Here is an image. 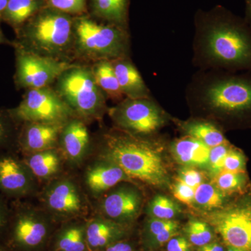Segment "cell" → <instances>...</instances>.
<instances>
[{"label": "cell", "instance_id": "18", "mask_svg": "<svg viewBox=\"0 0 251 251\" xmlns=\"http://www.w3.org/2000/svg\"><path fill=\"white\" fill-rule=\"evenodd\" d=\"M128 226L100 215L86 222V239L89 251L103 250L113 243L126 239Z\"/></svg>", "mask_w": 251, "mask_h": 251}, {"label": "cell", "instance_id": "2", "mask_svg": "<svg viewBox=\"0 0 251 251\" xmlns=\"http://www.w3.org/2000/svg\"><path fill=\"white\" fill-rule=\"evenodd\" d=\"M191 107L232 126H251V72L198 70L185 90Z\"/></svg>", "mask_w": 251, "mask_h": 251}, {"label": "cell", "instance_id": "37", "mask_svg": "<svg viewBox=\"0 0 251 251\" xmlns=\"http://www.w3.org/2000/svg\"><path fill=\"white\" fill-rule=\"evenodd\" d=\"M194 188L176 180L173 186V195L177 201L188 206H192L194 204Z\"/></svg>", "mask_w": 251, "mask_h": 251}, {"label": "cell", "instance_id": "27", "mask_svg": "<svg viewBox=\"0 0 251 251\" xmlns=\"http://www.w3.org/2000/svg\"><path fill=\"white\" fill-rule=\"evenodd\" d=\"M92 8L106 23L128 29V0H92Z\"/></svg>", "mask_w": 251, "mask_h": 251}, {"label": "cell", "instance_id": "23", "mask_svg": "<svg viewBox=\"0 0 251 251\" xmlns=\"http://www.w3.org/2000/svg\"><path fill=\"white\" fill-rule=\"evenodd\" d=\"M23 161L34 177L46 180L58 174L62 164V156L57 148H54L26 155Z\"/></svg>", "mask_w": 251, "mask_h": 251}, {"label": "cell", "instance_id": "38", "mask_svg": "<svg viewBox=\"0 0 251 251\" xmlns=\"http://www.w3.org/2000/svg\"><path fill=\"white\" fill-rule=\"evenodd\" d=\"M11 208L6 204L4 196L0 194V242H3L9 226Z\"/></svg>", "mask_w": 251, "mask_h": 251}, {"label": "cell", "instance_id": "9", "mask_svg": "<svg viewBox=\"0 0 251 251\" xmlns=\"http://www.w3.org/2000/svg\"><path fill=\"white\" fill-rule=\"evenodd\" d=\"M108 112L117 129L143 138L155 134L168 122V115L151 97L124 99Z\"/></svg>", "mask_w": 251, "mask_h": 251}, {"label": "cell", "instance_id": "19", "mask_svg": "<svg viewBox=\"0 0 251 251\" xmlns=\"http://www.w3.org/2000/svg\"><path fill=\"white\" fill-rule=\"evenodd\" d=\"M120 88L126 98L142 99L151 97V92L129 57L111 60Z\"/></svg>", "mask_w": 251, "mask_h": 251}, {"label": "cell", "instance_id": "34", "mask_svg": "<svg viewBox=\"0 0 251 251\" xmlns=\"http://www.w3.org/2000/svg\"><path fill=\"white\" fill-rule=\"evenodd\" d=\"M232 146L228 143L211 148L209 162L206 168L209 169L213 176H215L224 170L225 159Z\"/></svg>", "mask_w": 251, "mask_h": 251}, {"label": "cell", "instance_id": "25", "mask_svg": "<svg viewBox=\"0 0 251 251\" xmlns=\"http://www.w3.org/2000/svg\"><path fill=\"white\" fill-rule=\"evenodd\" d=\"M44 6L45 0H9L2 21L17 31Z\"/></svg>", "mask_w": 251, "mask_h": 251}, {"label": "cell", "instance_id": "10", "mask_svg": "<svg viewBox=\"0 0 251 251\" xmlns=\"http://www.w3.org/2000/svg\"><path fill=\"white\" fill-rule=\"evenodd\" d=\"M18 125L25 122L65 124L75 116L55 90L50 87L27 90L16 108L9 109Z\"/></svg>", "mask_w": 251, "mask_h": 251}, {"label": "cell", "instance_id": "31", "mask_svg": "<svg viewBox=\"0 0 251 251\" xmlns=\"http://www.w3.org/2000/svg\"><path fill=\"white\" fill-rule=\"evenodd\" d=\"M20 125L10 115L9 109L0 108V150L17 148Z\"/></svg>", "mask_w": 251, "mask_h": 251}, {"label": "cell", "instance_id": "40", "mask_svg": "<svg viewBox=\"0 0 251 251\" xmlns=\"http://www.w3.org/2000/svg\"><path fill=\"white\" fill-rule=\"evenodd\" d=\"M100 251H138L136 247L126 239L113 243Z\"/></svg>", "mask_w": 251, "mask_h": 251}, {"label": "cell", "instance_id": "41", "mask_svg": "<svg viewBox=\"0 0 251 251\" xmlns=\"http://www.w3.org/2000/svg\"><path fill=\"white\" fill-rule=\"evenodd\" d=\"M226 247L224 242L214 240L206 245L197 248V251H226Z\"/></svg>", "mask_w": 251, "mask_h": 251}, {"label": "cell", "instance_id": "12", "mask_svg": "<svg viewBox=\"0 0 251 251\" xmlns=\"http://www.w3.org/2000/svg\"><path fill=\"white\" fill-rule=\"evenodd\" d=\"M43 202L52 220L67 222L85 215L88 206L80 188L72 179L51 181L42 195Z\"/></svg>", "mask_w": 251, "mask_h": 251}, {"label": "cell", "instance_id": "43", "mask_svg": "<svg viewBox=\"0 0 251 251\" xmlns=\"http://www.w3.org/2000/svg\"><path fill=\"white\" fill-rule=\"evenodd\" d=\"M9 0H0V21H2L3 15L7 6Z\"/></svg>", "mask_w": 251, "mask_h": 251}, {"label": "cell", "instance_id": "20", "mask_svg": "<svg viewBox=\"0 0 251 251\" xmlns=\"http://www.w3.org/2000/svg\"><path fill=\"white\" fill-rule=\"evenodd\" d=\"M210 150L202 142L188 135L175 140L171 145L175 159L186 166L207 167Z\"/></svg>", "mask_w": 251, "mask_h": 251}, {"label": "cell", "instance_id": "4", "mask_svg": "<svg viewBox=\"0 0 251 251\" xmlns=\"http://www.w3.org/2000/svg\"><path fill=\"white\" fill-rule=\"evenodd\" d=\"M74 20L71 15L44 6L16 31L12 46L38 55L72 62Z\"/></svg>", "mask_w": 251, "mask_h": 251}, {"label": "cell", "instance_id": "15", "mask_svg": "<svg viewBox=\"0 0 251 251\" xmlns=\"http://www.w3.org/2000/svg\"><path fill=\"white\" fill-rule=\"evenodd\" d=\"M65 124L42 122L21 124L18 133L17 148L24 156L57 148L59 135Z\"/></svg>", "mask_w": 251, "mask_h": 251}, {"label": "cell", "instance_id": "45", "mask_svg": "<svg viewBox=\"0 0 251 251\" xmlns=\"http://www.w3.org/2000/svg\"><path fill=\"white\" fill-rule=\"evenodd\" d=\"M0 251H11L2 242H0Z\"/></svg>", "mask_w": 251, "mask_h": 251}, {"label": "cell", "instance_id": "36", "mask_svg": "<svg viewBox=\"0 0 251 251\" xmlns=\"http://www.w3.org/2000/svg\"><path fill=\"white\" fill-rule=\"evenodd\" d=\"M176 180L196 190L200 185L202 184L204 176L197 170L191 168H184L179 171Z\"/></svg>", "mask_w": 251, "mask_h": 251}, {"label": "cell", "instance_id": "33", "mask_svg": "<svg viewBox=\"0 0 251 251\" xmlns=\"http://www.w3.org/2000/svg\"><path fill=\"white\" fill-rule=\"evenodd\" d=\"M46 6L61 12L82 16L87 10V0H45Z\"/></svg>", "mask_w": 251, "mask_h": 251}, {"label": "cell", "instance_id": "21", "mask_svg": "<svg viewBox=\"0 0 251 251\" xmlns=\"http://www.w3.org/2000/svg\"><path fill=\"white\" fill-rule=\"evenodd\" d=\"M50 251H89L86 223L67 221L51 239Z\"/></svg>", "mask_w": 251, "mask_h": 251}, {"label": "cell", "instance_id": "30", "mask_svg": "<svg viewBox=\"0 0 251 251\" xmlns=\"http://www.w3.org/2000/svg\"><path fill=\"white\" fill-rule=\"evenodd\" d=\"M225 196L214 184L202 183L195 191L194 203L206 211H214L224 205Z\"/></svg>", "mask_w": 251, "mask_h": 251}, {"label": "cell", "instance_id": "28", "mask_svg": "<svg viewBox=\"0 0 251 251\" xmlns=\"http://www.w3.org/2000/svg\"><path fill=\"white\" fill-rule=\"evenodd\" d=\"M214 177V186L225 196L242 194L250 187L247 173H234L223 171Z\"/></svg>", "mask_w": 251, "mask_h": 251}, {"label": "cell", "instance_id": "16", "mask_svg": "<svg viewBox=\"0 0 251 251\" xmlns=\"http://www.w3.org/2000/svg\"><path fill=\"white\" fill-rule=\"evenodd\" d=\"M90 145V133L83 120L77 117L70 119L59 135L62 156L71 164L78 165L87 154Z\"/></svg>", "mask_w": 251, "mask_h": 251}, {"label": "cell", "instance_id": "14", "mask_svg": "<svg viewBox=\"0 0 251 251\" xmlns=\"http://www.w3.org/2000/svg\"><path fill=\"white\" fill-rule=\"evenodd\" d=\"M34 179L23 160L12 153L0 156V194L16 200L27 197L35 188Z\"/></svg>", "mask_w": 251, "mask_h": 251}, {"label": "cell", "instance_id": "3", "mask_svg": "<svg viewBox=\"0 0 251 251\" xmlns=\"http://www.w3.org/2000/svg\"><path fill=\"white\" fill-rule=\"evenodd\" d=\"M117 129L103 135L101 157L118 165L130 179L153 186L166 184L168 172L159 143Z\"/></svg>", "mask_w": 251, "mask_h": 251}, {"label": "cell", "instance_id": "7", "mask_svg": "<svg viewBox=\"0 0 251 251\" xmlns=\"http://www.w3.org/2000/svg\"><path fill=\"white\" fill-rule=\"evenodd\" d=\"M52 219L26 203L15 201L3 243L11 251H41L52 237Z\"/></svg>", "mask_w": 251, "mask_h": 251}, {"label": "cell", "instance_id": "8", "mask_svg": "<svg viewBox=\"0 0 251 251\" xmlns=\"http://www.w3.org/2000/svg\"><path fill=\"white\" fill-rule=\"evenodd\" d=\"M204 218L225 245L251 251V186L233 201Z\"/></svg>", "mask_w": 251, "mask_h": 251}, {"label": "cell", "instance_id": "26", "mask_svg": "<svg viewBox=\"0 0 251 251\" xmlns=\"http://www.w3.org/2000/svg\"><path fill=\"white\" fill-rule=\"evenodd\" d=\"M92 71L96 83L107 98L114 101H121L124 99L120 84L114 70L111 60H100L94 62Z\"/></svg>", "mask_w": 251, "mask_h": 251}, {"label": "cell", "instance_id": "1", "mask_svg": "<svg viewBox=\"0 0 251 251\" xmlns=\"http://www.w3.org/2000/svg\"><path fill=\"white\" fill-rule=\"evenodd\" d=\"M192 63L198 70L251 72V29L221 5L195 15Z\"/></svg>", "mask_w": 251, "mask_h": 251}, {"label": "cell", "instance_id": "13", "mask_svg": "<svg viewBox=\"0 0 251 251\" xmlns=\"http://www.w3.org/2000/svg\"><path fill=\"white\" fill-rule=\"evenodd\" d=\"M143 198L137 188L128 185L119 186L104 196L100 202L102 216L129 226L139 216Z\"/></svg>", "mask_w": 251, "mask_h": 251}, {"label": "cell", "instance_id": "42", "mask_svg": "<svg viewBox=\"0 0 251 251\" xmlns=\"http://www.w3.org/2000/svg\"><path fill=\"white\" fill-rule=\"evenodd\" d=\"M246 4L245 20L251 29V0H244Z\"/></svg>", "mask_w": 251, "mask_h": 251}, {"label": "cell", "instance_id": "24", "mask_svg": "<svg viewBox=\"0 0 251 251\" xmlns=\"http://www.w3.org/2000/svg\"><path fill=\"white\" fill-rule=\"evenodd\" d=\"M179 223L175 220H162L150 217L143 229V242L150 249L166 246L170 239L180 232Z\"/></svg>", "mask_w": 251, "mask_h": 251}, {"label": "cell", "instance_id": "6", "mask_svg": "<svg viewBox=\"0 0 251 251\" xmlns=\"http://www.w3.org/2000/svg\"><path fill=\"white\" fill-rule=\"evenodd\" d=\"M55 91L82 120L100 118L106 111V96L96 83L91 67L74 64L56 80Z\"/></svg>", "mask_w": 251, "mask_h": 251}, {"label": "cell", "instance_id": "5", "mask_svg": "<svg viewBox=\"0 0 251 251\" xmlns=\"http://www.w3.org/2000/svg\"><path fill=\"white\" fill-rule=\"evenodd\" d=\"M74 57L97 62L129 57L128 29L100 23L85 16L74 17Z\"/></svg>", "mask_w": 251, "mask_h": 251}, {"label": "cell", "instance_id": "11", "mask_svg": "<svg viewBox=\"0 0 251 251\" xmlns=\"http://www.w3.org/2000/svg\"><path fill=\"white\" fill-rule=\"evenodd\" d=\"M13 46L16 55L14 83L18 90L50 87L63 73L75 64L38 55L19 46Z\"/></svg>", "mask_w": 251, "mask_h": 251}, {"label": "cell", "instance_id": "44", "mask_svg": "<svg viewBox=\"0 0 251 251\" xmlns=\"http://www.w3.org/2000/svg\"><path fill=\"white\" fill-rule=\"evenodd\" d=\"M4 44V45H13V42L8 40L7 38L5 36L4 33L0 28V45Z\"/></svg>", "mask_w": 251, "mask_h": 251}, {"label": "cell", "instance_id": "29", "mask_svg": "<svg viewBox=\"0 0 251 251\" xmlns=\"http://www.w3.org/2000/svg\"><path fill=\"white\" fill-rule=\"evenodd\" d=\"M183 235L193 247L198 248L214 242L216 233L205 221L192 219L185 226Z\"/></svg>", "mask_w": 251, "mask_h": 251}, {"label": "cell", "instance_id": "39", "mask_svg": "<svg viewBox=\"0 0 251 251\" xmlns=\"http://www.w3.org/2000/svg\"><path fill=\"white\" fill-rule=\"evenodd\" d=\"M193 245L184 235L178 234L166 244V251H193Z\"/></svg>", "mask_w": 251, "mask_h": 251}, {"label": "cell", "instance_id": "32", "mask_svg": "<svg viewBox=\"0 0 251 251\" xmlns=\"http://www.w3.org/2000/svg\"><path fill=\"white\" fill-rule=\"evenodd\" d=\"M179 207L171 199L164 196L153 198L148 206L150 217L162 220H175L179 214Z\"/></svg>", "mask_w": 251, "mask_h": 251}, {"label": "cell", "instance_id": "17", "mask_svg": "<svg viewBox=\"0 0 251 251\" xmlns=\"http://www.w3.org/2000/svg\"><path fill=\"white\" fill-rule=\"evenodd\" d=\"M86 186L94 197H99L123 181H130L118 165L101 157L88 167L85 172Z\"/></svg>", "mask_w": 251, "mask_h": 251}, {"label": "cell", "instance_id": "46", "mask_svg": "<svg viewBox=\"0 0 251 251\" xmlns=\"http://www.w3.org/2000/svg\"><path fill=\"white\" fill-rule=\"evenodd\" d=\"M226 251H243L240 249H237V248L230 247V246H226Z\"/></svg>", "mask_w": 251, "mask_h": 251}, {"label": "cell", "instance_id": "22", "mask_svg": "<svg viewBox=\"0 0 251 251\" xmlns=\"http://www.w3.org/2000/svg\"><path fill=\"white\" fill-rule=\"evenodd\" d=\"M176 124L185 135L192 137L210 148L229 143L221 127L209 120L194 119L186 122L176 121Z\"/></svg>", "mask_w": 251, "mask_h": 251}, {"label": "cell", "instance_id": "35", "mask_svg": "<svg viewBox=\"0 0 251 251\" xmlns=\"http://www.w3.org/2000/svg\"><path fill=\"white\" fill-rule=\"evenodd\" d=\"M247 170V159L245 155L239 149L231 147L225 159L223 171L234 173H245Z\"/></svg>", "mask_w": 251, "mask_h": 251}]
</instances>
